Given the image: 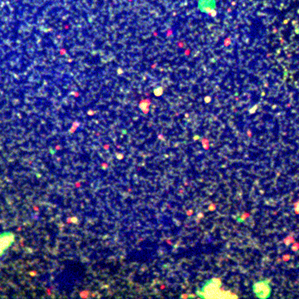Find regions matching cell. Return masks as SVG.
I'll return each instance as SVG.
<instances>
[{"label":"cell","instance_id":"3957f363","mask_svg":"<svg viewBox=\"0 0 299 299\" xmlns=\"http://www.w3.org/2000/svg\"><path fill=\"white\" fill-rule=\"evenodd\" d=\"M294 206H295V208H294V209H295L296 213H297V214H299V201L297 202L295 205H294Z\"/></svg>","mask_w":299,"mask_h":299},{"label":"cell","instance_id":"6da1fadb","mask_svg":"<svg viewBox=\"0 0 299 299\" xmlns=\"http://www.w3.org/2000/svg\"><path fill=\"white\" fill-rule=\"evenodd\" d=\"M221 285L220 279L211 278L206 281L200 289L196 290V294L201 298H226L234 297L227 295L226 292L221 289Z\"/></svg>","mask_w":299,"mask_h":299},{"label":"cell","instance_id":"7a4b0ae2","mask_svg":"<svg viewBox=\"0 0 299 299\" xmlns=\"http://www.w3.org/2000/svg\"><path fill=\"white\" fill-rule=\"evenodd\" d=\"M253 292L256 298L261 299L269 298L272 295L271 281L268 278H264L255 282L252 286Z\"/></svg>","mask_w":299,"mask_h":299}]
</instances>
